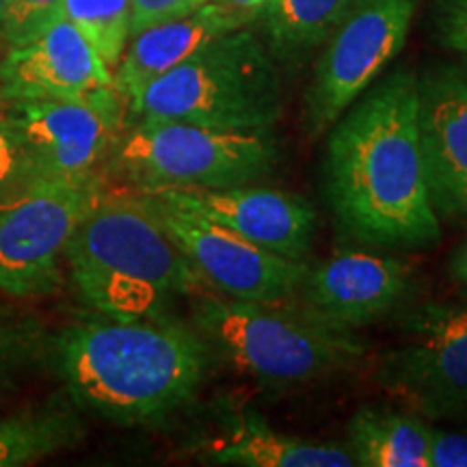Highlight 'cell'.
I'll use <instances>...</instances> for the list:
<instances>
[{
  "label": "cell",
  "mask_w": 467,
  "mask_h": 467,
  "mask_svg": "<svg viewBox=\"0 0 467 467\" xmlns=\"http://www.w3.org/2000/svg\"><path fill=\"white\" fill-rule=\"evenodd\" d=\"M422 0H355L329 35L306 91V130L323 137L405 48Z\"/></svg>",
  "instance_id": "cell-9"
},
{
  "label": "cell",
  "mask_w": 467,
  "mask_h": 467,
  "mask_svg": "<svg viewBox=\"0 0 467 467\" xmlns=\"http://www.w3.org/2000/svg\"><path fill=\"white\" fill-rule=\"evenodd\" d=\"M422 275L413 262L375 251L342 249L307 265L295 299L344 329L392 318L420 301Z\"/></svg>",
  "instance_id": "cell-12"
},
{
  "label": "cell",
  "mask_w": 467,
  "mask_h": 467,
  "mask_svg": "<svg viewBox=\"0 0 467 467\" xmlns=\"http://www.w3.org/2000/svg\"><path fill=\"white\" fill-rule=\"evenodd\" d=\"M50 366L78 409L117 424L161 422L206 381L208 344L171 317L67 325L50 340Z\"/></svg>",
  "instance_id": "cell-2"
},
{
  "label": "cell",
  "mask_w": 467,
  "mask_h": 467,
  "mask_svg": "<svg viewBox=\"0 0 467 467\" xmlns=\"http://www.w3.org/2000/svg\"><path fill=\"white\" fill-rule=\"evenodd\" d=\"M83 437L76 409L55 405L0 420V467L26 465L74 446Z\"/></svg>",
  "instance_id": "cell-20"
},
{
  "label": "cell",
  "mask_w": 467,
  "mask_h": 467,
  "mask_svg": "<svg viewBox=\"0 0 467 467\" xmlns=\"http://www.w3.org/2000/svg\"><path fill=\"white\" fill-rule=\"evenodd\" d=\"M192 327L210 353L265 389H296L350 370L366 355L353 329L320 318L296 299L238 301L200 292Z\"/></svg>",
  "instance_id": "cell-4"
},
{
  "label": "cell",
  "mask_w": 467,
  "mask_h": 467,
  "mask_svg": "<svg viewBox=\"0 0 467 467\" xmlns=\"http://www.w3.org/2000/svg\"><path fill=\"white\" fill-rule=\"evenodd\" d=\"M132 16H130V37L143 28H150L161 22L175 20L192 14L202 5L210 0H130Z\"/></svg>",
  "instance_id": "cell-26"
},
{
  "label": "cell",
  "mask_w": 467,
  "mask_h": 467,
  "mask_svg": "<svg viewBox=\"0 0 467 467\" xmlns=\"http://www.w3.org/2000/svg\"><path fill=\"white\" fill-rule=\"evenodd\" d=\"M347 441L361 467H431V422L413 411L361 405L348 420Z\"/></svg>",
  "instance_id": "cell-18"
},
{
  "label": "cell",
  "mask_w": 467,
  "mask_h": 467,
  "mask_svg": "<svg viewBox=\"0 0 467 467\" xmlns=\"http://www.w3.org/2000/svg\"><path fill=\"white\" fill-rule=\"evenodd\" d=\"M150 192L202 214L247 238L249 243L290 260H306L317 236V210L306 197L290 191L238 184L225 189H167Z\"/></svg>",
  "instance_id": "cell-13"
},
{
  "label": "cell",
  "mask_w": 467,
  "mask_h": 467,
  "mask_svg": "<svg viewBox=\"0 0 467 467\" xmlns=\"http://www.w3.org/2000/svg\"><path fill=\"white\" fill-rule=\"evenodd\" d=\"M202 459L230 467H355L342 443L285 433L260 413L238 411L221 422L219 431L202 441Z\"/></svg>",
  "instance_id": "cell-17"
},
{
  "label": "cell",
  "mask_w": 467,
  "mask_h": 467,
  "mask_svg": "<svg viewBox=\"0 0 467 467\" xmlns=\"http://www.w3.org/2000/svg\"><path fill=\"white\" fill-rule=\"evenodd\" d=\"M66 262L80 299L107 318L169 317L175 301L206 288L141 192H98Z\"/></svg>",
  "instance_id": "cell-3"
},
{
  "label": "cell",
  "mask_w": 467,
  "mask_h": 467,
  "mask_svg": "<svg viewBox=\"0 0 467 467\" xmlns=\"http://www.w3.org/2000/svg\"><path fill=\"white\" fill-rule=\"evenodd\" d=\"M433 26L443 48L467 58V0H435Z\"/></svg>",
  "instance_id": "cell-25"
},
{
  "label": "cell",
  "mask_w": 467,
  "mask_h": 467,
  "mask_svg": "<svg viewBox=\"0 0 467 467\" xmlns=\"http://www.w3.org/2000/svg\"><path fill=\"white\" fill-rule=\"evenodd\" d=\"M100 180L35 178L0 200V292L25 299L61 285L66 247Z\"/></svg>",
  "instance_id": "cell-8"
},
{
  "label": "cell",
  "mask_w": 467,
  "mask_h": 467,
  "mask_svg": "<svg viewBox=\"0 0 467 467\" xmlns=\"http://www.w3.org/2000/svg\"><path fill=\"white\" fill-rule=\"evenodd\" d=\"M251 22L254 17L243 11L210 0L189 16L143 28L132 35L130 46L117 63L113 74L117 93L128 102L145 85L180 66L206 44L236 28L249 26Z\"/></svg>",
  "instance_id": "cell-16"
},
{
  "label": "cell",
  "mask_w": 467,
  "mask_h": 467,
  "mask_svg": "<svg viewBox=\"0 0 467 467\" xmlns=\"http://www.w3.org/2000/svg\"><path fill=\"white\" fill-rule=\"evenodd\" d=\"M273 130H221L186 121H130L107 165L139 192L255 184L275 169Z\"/></svg>",
  "instance_id": "cell-6"
},
{
  "label": "cell",
  "mask_w": 467,
  "mask_h": 467,
  "mask_svg": "<svg viewBox=\"0 0 467 467\" xmlns=\"http://www.w3.org/2000/svg\"><path fill=\"white\" fill-rule=\"evenodd\" d=\"M418 130L435 213L467 223L465 66H435L418 76Z\"/></svg>",
  "instance_id": "cell-14"
},
{
  "label": "cell",
  "mask_w": 467,
  "mask_h": 467,
  "mask_svg": "<svg viewBox=\"0 0 467 467\" xmlns=\"http://www.w3.org/2000/svg\"><path fill=\"white\" fill-rule=\"evenodd\" d=\"M130 0H63V17L85 35L110 69L130 39Z\"/></svg>",
  "instance_id": "cell-21"
},
{
  "label": "cell",
  "mask_w": 467,
  "mask_h": 467,
  "mask_svg": "<svg viewBox=\"0 0 467 467\" xmlns=\"http://www.w3.org/2000/svg\"><path fill=\"white\" fill-rule=\"evenodd\" d=\"M282 115V76L266 44L247 26L221 35L126 102V124L151 119L275 130Z\"/></svg>",
  "instance_id": "cell-5"
},
{
  "label": "cell",
  "mask_w": 467,
  "mask_h": 467,
  "mask_svg": "<svg viewBox=\"0 0 467 467\" xmlns=\"http://www.w3.org/2000/svg\"><path fill=\"white\" fill-rule=\"evenodd\" d=\"M325 197L342 238L375 249H426L441 238L418 130V74L375 80L329 128Z\"/></svg>",
  "instance_id": "cell-1"
},
{
  "label": "cell",
  "mask_w": 467,
  "mask_h": 467,
  "mask_svg": "<svg viewBox=\"0 0 467 467\" xmlns=\"http://www.w3.org/2000/svg\"><path fill=\"white\" fill-rule=\"evenodd\" d=\"M448 275L467 301V238L452 249L451 258H448Z\"/></svg>",
  "instance_id": "cell-28"
},
{
  "label": "cell",
  "mask_w": 467,
  "mask_h": 467,
  "mask_svg": "<svg viewBox=\"0 0 467 467\" xmlns=\"http://www.w3.org/2000/svg\"><path fill=\"white\" fill-rule=\"evenodd\" d=\"M107 87H113V72L67 17L9 48L0 61L5 102L76 100Z\"/></svg>",
  "instance_id": "cell-15"
},
{
  "label": "cell",
  "mask_w": 467,
  "mask_h": 467,
  "mask_svg": "<svg viewBox=\"0 0 467 467\" xmlns=\"http://www.w3.org/2000/svg\"><path fill=\"white\" fill-rule=\"evenodd\" d=\"M7 14H9V0H0V39H3V31H5V22H7Z\"/></svg>",
  "instance_id": "cell-30"
},
{
  "label": "cell",
  "mask_w": 467,
  "mask_h": 467,
  "mask_svg": "<svg viewBox=\"0 0 467 467\" xmlns=\"http://www.w3.org/2000/svg\"><path fill=\"white\" fill-rule=\"evenodd\" d=\"M22 342L25 336L20 331L0 327V389L9 383V379L17 370L22 361Z\"/></svg>",
  "instance_id": "cell-27"
},
{
  "label": "cell",
  "mask_w": 467,
  "mask_h": 467,
  "mask_svg": "<svg viewBox=\"0 0 467 467\" xmlns=\"http://www.w3.org/2000/svg\"><path fill=\"white\" fill-rule=\"evenodd\" d=\"M35 178L87 182L109 162L126 126V100L113 87L76 100L5 102Z\"/></svg>",
  "instance_id": "cell-10"
},
{
  "label": "cell",
  "mask_w": 467,
  "mask_h": 467,
  "mask_svg": "<svg viewBox=\"0 0 467 467\" xmlns=\"http://www.w3.org/2000/svg\"><path fill=\"white\" fill-rule=\"evenodd\" d=\"M389 320L377 383L429 422L467 416V301H416Z\"/></svg>",
  "instance_id": "cell-7"
},
{
  "label": "cell",
  "mask_w": 467,
  "mask_h": 467,
  "mask_svg": "<svg viewBox=\"0 0 467 467\" xmlns=\"http://www.w3.org/2000/svg\"><path fill=\"white\" fill-rule=\"evenodd\" d=\"M63 17V0H9L3 42L14 48L42 35Z\"/></svg>",
  "instance_id": "cell-22"
},
{
  "label": "cell",
  "mask_w": 467,
  "mask_h": 467,
  "mask_svg": "<svg viewBox=\"0 0 467 467\" xmlns=\"http://www.w3.org/2000/svg\"><path fill=\"white\" fill-rule=\"evenodd\" d=\"M431 467H467V416L431 422Z\"/></svg>",
  "instance_id": "cell-24"
},
{
  "label": "cell",
  "mask_w": 467,
  "mask_h": 467,
  "mask_svg": "<svg viewBox=\"0 0 467 467\" xmlns=\"http://www.w3.org/2000/svg\"><path fill=\"white\" fill-rule=\"evenodd\" d=\"M28 180H35V175L25 145L11 121L7 107L0 104V200L20 189Z\"/></svg>",
  "instance_id": "cell-23"
},
{
  "label": "cell",
  "mask_w": 467,
  "mask_h": 467,
  "mask_svg": "<svg viewBox=\"0 0 467 467\" xmlns=\"http://www.w3.org/2000/svg\"><path fill=\"white\" fill-rule=\"evenodd\" d=\"M0 104H5V100H3V96H0Z\"/></svg>",
  "instance_id": "cell-31"
},
{
  "label": "cell",
  "mask_w": 467,
  "mask_h": 467,
  "mask_svg": "<svg viewBox=\"0 0 467 467\" xmlns=\"http://www.w3.org/2000/svg\"><path fill=\"white\" fill-rule=\"evenodd\" d=\"M219 3L227 5V7L243 11V14H247L254 17V20H258V14L262 11V7L268 3V0H219Z\"/></svg>",
  "instance_id": "cell-29"
},
{
  "label": "cell",
  "mask_w": 467,
  "mask_h": 467,
  "mask_svg": "<svg viewBox=\"0 0 467 467\" xmlns=\"http://www.w3.org/2000/svg\"><path fill=\"white\" fill-rule=\"evenodd\" d=\"M184 251L206 288L238 301H288L299 292L307 260H290L249 243L202 214L141 192Z\"/></svg>",
  "instance_id": "cell-11"
},
{
  "label": "cell",
  "mask_w": 467,
  "mask_h": 467,
  "mask_svg": "<svg viewBox=\"0 0 467 467\" xmlns=\"http://www.w3.org/2000/svg\"><path fill=\"white\" fill-rule=\"evenodd\" d=\"M355 0H268L258 14L266 48L279 61H299L323 48Z\"/></svg>",
  "instance_id": "cell-19"
}]
</instances>
